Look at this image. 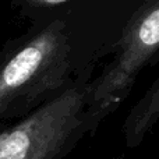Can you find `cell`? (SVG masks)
<instances>
[{
  "mask_svg": "<svg viewBox=\"0 0 159 159\" xmlns=\"http://www.w3.org/2000/svg\"><path fill=\"white\" fill-rule=\"evenodd\" d=\"M74 50L67 24L45 22L0 52V126L20 120L73 80Z\"/></svg>",
  "mask_w": 159,
  "mask_h": 159,
  "instance_id": "6da1fadb",
  "label": "cell"
},
{
  "mask_svg": "<svg viewBox=\"0 0 159 159\" xmlns=\"http://www.w3.org/2000/svg\"><path fill=\"white\" fill-rule=\"evenodd\" d=\"M91 82L73 78L30 115L0 126V159H66L89 134Z\"/></svg>",
  "mask_w": 159,
  "mask_h": 159,
  "instance_id": "7a4b0ae2",
  "label": "cell"
},
{
  "mask_svg": "<svg viewBox=\"0 0 159 159\" xmlns=\"http://www.w3.org/2000/svg\"><path fill=\"white\" fill-rule=\"evenodd\" d=\"M120 52L103 74L91 82L87 117L89 135L120 107L130 95L141 70L159 48V0H145L133 13L119 42Z\"/></svg>",
  "mask_w": 159,
  "mask_h": 159,
  "instance_id": "3957f363",
  "label": "cell"
},
{
  "mask_svg": "<svg viewBox=\"0 0 159 159\" xmlns=\"http://www.w3.org/2000/svg\"><path fill=\"white\" fill-rule=\"evenodd\" d=\"M159 116V78L129 113L124 121V140L129 148L141 145L145 135L152 130Z\"/></svg>",
  "mask_w": 159,
  "mask_h": 159,
  "instance_id": "277c9868",
  "label": "cell"
},
{
  "mask_svg": "<svg viewBox=\"0 0 159 159\" xmlns=\"http://www.w3.org/2000/svg\"><path fill=\"white\" fill-rule=\"evenodd\" d=\"M69 0H16V6L27 16H36L64 4Z\"/></svg>",
  "mask_w": 159,
  "mask_h": 159,
  "instance_id": "5b68a950",
  "label": "cell"
},
{
  "mask_svg": "<svg viewBox=\"0 0 159 159\" xmlns=\"http://www.w3.org/2000/svg\"><path fill=\"white\" fill-rule=\"evenodd\" d=\"M145 159H151V158H145Z\"/></svg>",
  "mask_w": 159,
  "mask_h": 159,
  "instance_id": "8992f818",
  "label": "cell"
}]
</instances>
